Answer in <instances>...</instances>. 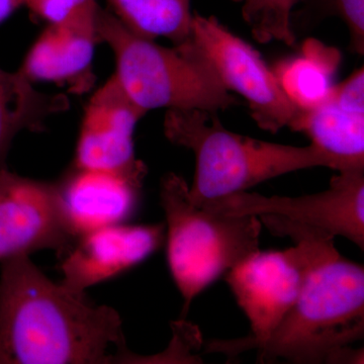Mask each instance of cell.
<instances>
[{
  "instance_id": "5b68a950",
  "label": "cell",
  "mask_w": 364,
  "mask_h": 364,
  "mask_svg": "<svg viewBox=\"0 0 364 364\" xmlns=\"http://www.w3.org/2000/svg\"><path fill=\"white\" fill-rule=\"evenodd\" d=\"M167 263L182 299V315L210 284L259 250L262 224L251 215H228L195 205L183 177L168 173L160 184Z\"/></svg>"
},
{
  "instance_id": "ffe728a7",
  "label": "cell",
  "mask_w": 364,
  "mask_h": 364,
  "mask_svg": "<svg viewBox=\"0 0 364 364\" xmlns=\"http://www.w3.org/2000/svg\"><path fill=\"white\" fill-rule=\"evenodd\" d=\"M93 2L97 0H26L25 6L46 23H56Z\"/></svg>"
},
{
  "instance_id": "6da1fadb",
  "label": "cell",
  "mask_w": 364,
  "mask_h": 364,
  "mask_svg": "<svg viewBox=\"0 0 364 364\" xmlns=\"http://www.w3.org/2000/svg\"><path fill=\"white\" fill-rule=\"evenodd\" d=\"M143 363L112 306L52 282L30 255L0 262V364Z\"/></svg>"
},
{
  "instance_id": "8992f818",
  "label": "cell",
  "mask_w": 364,
  "mask_h": 364,
  "mask_svg": "<svg viewBox=\"0 0 364 364\" xmlns=\"http://www.w3.org/2000/svg\"><path fill=\"white\" fill-rule=\"evenodd\" d=\"M191 38L226 90L247 102L251 117L259 128L272 134L293 129L301 109L287 97L257 50L215 16L198 13L193 14Z\"/></svg>"
},
{
  "instance_id": "d6986e66",
  "label": "cell",
  "mask_w": 364,
  "mask_h": 364,
  "mask_svg": "<svg viewBox=\"0 0 364 364\" xmlns=\"http://www.w3.org/2000/svg\"><path fill=\"white\" fill-rule=\"evenodd\" d=\"M330 11L341 18L348 28L350 49L364 53V0H329Z\"/></svg>"
},
{
  "instance_id": "ac0fdd59",
  "label": "cell",
  "mask_w": 364,
  "mask_h": 364,
  "mask_svg": "<svg viewBox=\"0 0 364 364\" xmlns=\"http://www.w3.org/2000/svg\"><path fill=\"white\" fill-rule=\"evenodd\" d=\"M242 16L254 39L267 43L277 41L293 46L296 41L291 13L301 0H241Z\"/></svg>"
},
{
  "instance_id": "7a4b0ae2",
  "label": "cell",
  "mask_w": 364,
  "mask_h": 364,
  "mask_svg": "<svg viewBox=\"0 0 364 364\" xmlns=\"http://www.w3.org/2000/svg\"><path fill=\"white\" fill-rule=\"evenodd\" d=\"M262 226L298 245L305 275L294 306L265 341L256 345L258 360L284 359L299 364L354 363L363 350L351 344L364 335V269L343 257L334 237L260 215Z\"/></svg>"
},
{
  "instance_id": "9a60e30c",
  "label": "cell",
  "mask_w": 364,
  "mask_h": 364,
  "mask_svg": "<svg viewBox=\"0 0 364 364\" xmlns=\"http://www.w3.org/2000/svg\"><path fill=\"white\" fill-rule=\"evenodd\" d=\"M69 107L65 95L41 92L20 70L0 68V168L6 166L7 154L18 134L44 131L50 117Z\"/></svg>"
},
{
  "instance_id": "2e32d148",
  "label": "cell",
  "mask_w": 364,
  "mask_h": 364,
  "mask_svg": "<svg viewBox=\"0 0 364 364\" xmlns=\"http://www.w3.org/2000/svg\"><path fill=\"white\" fill-rule=\"evenodd\" d=\"M124 28L139 37L181 45L193 35L191 0H107Z\"/></svg>"
},
{
  "instance_id": "30bf717a",
  "label": "cell",
  "mask_w": 364,
  "mask_h": 364,
  "mask_svg": "<svg viewBox=\"0 0 364 364\" xmlns=\"http://www.w3.org/2000/svg\"><path fill=\"white\" fill-rule=\"evenodd\" d=\"M165 238L164 225H112L79 236L61 257L63 280L72 291L114 279L152 255Z\"/></svg>"
},
{
  "instance_id": "277c9868",
  "label": "cell",
  "mask_w": 364,
  "mask_h": 364,
  "mask_svg": "<svg viewBox=\"0 0 364 364\" xmlns=\"http://www.w3.org/2000/svg\"><path fill=\"white\" fill-rule=\"evenodd\" d=\"M97 28L100 42L114 53V77L143 111L218 112L238 105L193 38L181 45L163 47L130 32L109 9L100 6Z\"/></svg>"
},
{
  "instance_id": "5bb4252c",
  "label": "cell",
  "mask_w": 364,
  "mask_h": 364,
  "mask_svg": "<svg viewBox=\"0 0 364 364\" xmlns=\"http://www.w3.org/2000/svg\"><path fill=\"white\" fill-rule=\"evenodd\" d=\"M291 130L352 168H364V70L333 86L324 102L301 111Z\"/></svg>"
},
{
  "instance_id": "3957f363",
  "label": "cell",
  "mask_w": 364,
  "mask_h": 364,
  "mask_svg": "<svg viewBox=\"0 0 364 364\" xmlns=\"http://www.w3.org/2000/svg\"><path fill=\"white\" fill-rule=\"evenodd\" d=\"M164 133L170 142L195 154V178L189 186L193 203L246 191L301 169H354L312 144L294 147L233 133L223 126L217 112L170 109L164 119Z\"/></svg>"
},
{
  "instance_id": "8fae6325",
  "label": "cell",
  "mask_w": 364,
  "mask_h": 364,
  "mask_svg": "<svg viewBox=\"0 0 364 364\" xmlns=\"http://www.w3.org/2000/svg\"><path fill=\"white\" fill-rule=\"evenodd\" d=\"M146 114L112 75L86 105L72 165L119 171L147 168L134 148L136 124Z\"/></svg>"
},
{
  "instance_id": "9c48e42d",
  "label": "cell",
  "mask_w": 364,
  "mask_h": 364,
  "mask_svg": "<svg viewBox=\"0 0 364 364\" xmlns=\"http://www.w3.org/2000/svg\"><path fill=\"white\" fill-rule=\"evenodd\" d=\"M75 241L57 182L0 168V262L43 249L54 250L61 258Z\"/></svg>"
},
{
  "instance_id": "e0dca14e",
  "label": "cell",
  "mask_w": 364,
  "mask_h": 364,
  "mask_svg": "<svg viewBox=\"0 0 364 364\" xmlns=\"http://www.w3.org/2000/svg\"><path fill=\"white\" fill-rule=\"evenodd\" d=\"M338 67L303 46L301 56L282 60L272 69L287 97L301 111L324 102Z\"/></svg>"
},
{
  "instance_id": "52a82bcc",
  "label": "cell",
  "mask_w": 364,
  "mask_h": 364,
  "mask_svg": "<svg viewBox=\"0 0 364 364\" xmlns=\"http://www.w3.org/2000/svg\"><path fill=\"white\" fill-rule=\"evenodd\" d=\"M195 205L228 215H272L334 238L344 237L364 249V168L338 171L329 188L314 195L265 196L246 191Z\"/></svg>"
},
{
  "instance_id": "7c38bea8",
  "label": "cell",
  "mask_w": 364,
  "mask_h": 364,
  "mask_svg": "<svg viewBox=\"0 0 364 364\" xmlns=\"http://www.w3.org/2000/svg\"><path fill=\"white\" fill-rule=\"evenodd\" d=\"M98 4L93 2L56 23H48L18 69L31 82L48 81L66 86L73 95L93 87V54L100 42Z\"/></svg>"
},
{
  "instance_id": "44dd1931",
  "label": "cell",
  "mask_w": 364,
  "mask_h": 364,
  "mask_svg": "<svg viewBox=\"0 0 364 364\" xmlns=\"http://www.w3.org/2000/svg\"><path fill=\"white\" fill-rule=\"evenodd\" d=\"M25 4L26 0H0V25Z\"/></svg>"
},
{
  "instance_id": "ba28073f",
  "label": "cell",
  "mask_w": 364,
  "mask_h": 364,
  "mask_svg": "<svg viewBox=\"0 0 364 364\" xmlns=\"http://www.w3.org/2000/svg\"><path fill=\"white\" fill-rule=\"evenodd\" d=\"M304 275L305 262L296 244L286 250H257L225 273L237 304L250 322L252 335L229 341L215 340L208 343L207 351L231 358L265 341L294 306Z\"/></svg>"
},
{
  "instance_id": "4fadbf2b",
  "label": "cell",
  "mask_w": 364,
  "mask_h": 364,
  "mask_svg": "<svg viewBox=\"0 0 364 364\" xmlns=\"http://www.w3.org/2000/svg\"><path fill=\"white\" fill-rule=\"evenodd\" d=\"M146 174L147 168L119 171L71 165L56 182L64 217L74 237L126 222L138 205Z\"/></svg>"
}]
</instances>
